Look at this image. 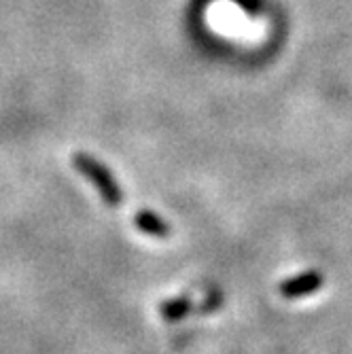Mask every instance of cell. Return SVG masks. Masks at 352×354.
I'll list each match as a JSON object with an SVG mask.
<instances>
[{"mask_svg":"<svg viewBox=\"0 0 352 354\" xmlns=\"http://www.w3.org/2000/svg\"><path fill=\"white\" fill-rule=\"evenodd\" d=\"M325 284V276L316 270L304 272L295 278H289L280 284V295L286 299H299V297H308L312 293H316L318 288Z\"/></svg>","mask_w":352,"mask_h":354,"instance_id":"7a4b0ae2","label":"cell"},{"mask_svg":"<svg viewBox=\"0 0 352 354\" xmlns=\"http://www.w3.org/2000/svg\"><path fill=\"white\" fill-rule=\"evenodd\" d=\"M134 225L142 234H147L151 238H168L172 234L170 225L151 210H138L134 216Z\"/></svg>","mask_w":352,"mask_h":354,"instance_id":"3957f363","label":"cell"},{"mask_svg":"<svg viewBox=\"0 0 352 354\" xmlns=\"http://www.w3.org/2000/svg\"><path fill=\"white\" fill-rule=\"evenodd\" d=\"M73 166L79 170V174H83L95 187V191L100 193V198L111 208L121 206V202H123L121 185L117 183V178L111 174V170L102 162H98V159L87 155V153H75L73 155Z\"/></svg>","mask_w":352,"mask_h":354,"instance_id":"6da1fadb","label":"cell"},{"mask_svg":"<svg viewBox=\"0 0 352 354\" xmlns=\"http://www.w3.org/2000/svg\"><path fill=\"white\" fill-rule=\"evenodd\" d=\"M191 310V299L189 297H176V299H170V301H164L159 306V314H162L164 320L168 323H176V320L185 318Z\"/></svg>","mask_w":352,"mask_h":354,"instance_id":"277c9868","label":"cell"}]
</instances>
